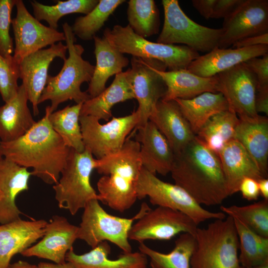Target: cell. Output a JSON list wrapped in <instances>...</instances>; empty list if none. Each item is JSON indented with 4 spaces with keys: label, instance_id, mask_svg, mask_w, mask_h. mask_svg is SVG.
Returning <instances> with one entry per match:
<instances>
[{
    "label": "cell",
    "instance_id": "7dc6e473",
    "mask_svg": "<svg viewBox=\"0 0 268 268\" xmlns=\"http://www.w3.org/2000/svg\"><path fill=\"white\" fill-rule=\"evenodd\" d=\"M255 108L256 112L268 115V89L257 91Z\"/></svg>",
    "mask_w": 268,
    "mask_h": 268
},
{
    "label": "cell",
    "instance_id": "f546056e",
    "mask_svg": "<svg viewBox=\"0 0 268 268\" xmlns=\"http://www.w3.org/2000/svg\"><path fill=\"white\" fill-rule=\"evenodd\" d=\"M134 98L126 71L115 75L111 85L97 96L90 98L81 106L80 116H92L109 121L112 108L116 104Z\"/></svg>",
    "mask_w": 268,
    "mask_h": 268
},
{
    "label": "cell",
    "instance_id": "2e32d148",
    "mask_svg": "<svg viewBox=\"0 0 268 268\" xmlns=\"http://www.w3.org/2000/svg\"><path fill=\"white\" fill-rule=\"evenodd\" d=\"M219 48H228L245 38L268 33V0H244L224 19Z\"/></svg>",
    "mask_w": 268,
    "mask_h": 268
},
{
    "label": "cell",
    "instance_id": "d590c367",
    "mask_svg": "<svg viewBox=\"0 0 268 268\" xmlns=\"http://www.w3.org/2000/svg\"><path fill=\"white\" fill-rule=\"evenodd\" d=\"M128 4V25L135 34L146 38L158 32L159 12L154 0H130Z\"/></svg>",
    "mask_w": 268,
    "mask_h": 268
},
{
    "label": "cell",
    "instance_id": "7c38bea8",
    "mask_svg": "<svg viewBox=\"0 0 268 268\" xmlns=\"http://www.w3.org/2000/svg\"><path fill=\"white\" fill-rule=\"evenodd\" d=\"M197 226L185 213L158 206L154 209L150 208L132 225L128 238L142 243L146 240H169L183 233L195 236Z\"/></svg>",
    "mask_w": 268,
    "mask_h": 268
},
{
    "label": "cell",
    "instance_id": "44dd1931",
    "mask_svg": "<svg viewBox=\"0 0 268 268\" xmlns=\"http://www.w3.org/2000/svg\"><path fill=\"white\" fill-rule=\"evenodd\" d=\"M268 53V45L240 48H215L200 56L189 66L191 72L203 77H210L255 57Z\"/></svg>",
    "mask_w": 268,
    "mask_h": 268
},
{
    "label": "cell",
    "instance_id": "f35d334b",
    "mask_svg": "<svg viewBox=\"0 0 268 268\" xmlns=\"http://www.w3.org/2000/svg\"><path fill=\"white\" fill-rule=\"evenodd\" d=\"M222 212L241 221L257 234L268 237V200L247 205L221 206Z\"/></svg>",
    "mask_w": 268,
    "mask_h": 268
},
{
    "label": "cell",
    "instance_id": "d6986e66",
    "mask_svg": "<svg viewBox=\"0 0 268 268\" xmlns=\"http://www.w3.org/2000/svg\"><path fill=\"white\" fill-rule=\"evenodd\" d=\"M48 222L44 219L21 218L0 225V268H7L12 258L21 254L44 235Z\"/></svg>",
    "mask_w": 268,
    "mask_h": 268
},
{
    "label": "cell",
    "instance_id": "d6a6232c",
    "mask_svg": "<svg viewBox=\"0 0 268 268\" xmlns=\"http://www.w3.org/2000/svg\"><path fill=\"white\" fill-rule=\"evenodd\" d=\"M196 245L195 236L188 233H181L175 242L173 249L165 254L140 243V252L150 259L152 268H191L190 260Z\"/></svg>",
    "mask_w": 268,
    "mask_h": 268
},
{
    "label": "cell",
    "instance_id": "484cf974",
    "mask_svg": "<svg viewBox=\"0 0 268 268\" xmlns=\"http://www.w3.org/2000/svg\"><path fill=\"white\" fill-rule=\"evenodd\" d=\"M234 139L238 141L254 160L264 178L268 176V119L255 117H238Z\"/></svg>",
    "mask_w": 268,
    "mask_h": 268
},
{
    "label": "cell",
    "instance_id": "cb8c5ba5",
    "mask_svg": "<svg viewBox=\"0 0 268 268\" xmlns=\"http://www.w3.org/2000/svg\"><path fill=\"white\" fill-rule=\"evenodd\" d=\"M217 154L229 196L239 191L240 183L244 178L250 177L258 181L264 178L254 160L237 140L229 141Z\"/></svg>",
    "mask_w": 268,
    "mask_h": 268
},
{
    "label": "cell",
    "instance_id": "7bdbcfd3",
    "mask_svg": "<svg viewBox=\"0 0 268 268\" xmlns=\"http://www.w3.org/2000/svg\"><path fill=\"white\" fill-rule=\"evenodd\" d=\"M244 0H216L211 18H225L238 7Z\"/></svg>",
    "mask_w": 268,
    "mask_h": 268
},
{
    "label": "cell",
    "instance_id": "5b68a950",
    "mask_svg": "<svg viewBox=\"0 0 268 268\" xmlns=\"http://www.w3.org/2000/svg\"><path fill=\"white\" fill-rule=\"evenodd\" d=\"M195 237L191 268H244L239 261V239L231 216L198 227Z\"/></svg>",
    "mask_w": 268,
    "mask_h": 268
},
{
    "label": "cell",
    "instance_id": "bcb514c9",
    "mask_svg": "<svg viewBox=\"0 0 268 268\" xmlns=\"http://www.w3.org/2000/svg\"><path fill=\"white\" fill-rule=\"evenodd\" d=\"M216 0H192L193 6L200 14L208 19L211 18Z\"/></svg>",
    "mask_w": 268,
    "mask_h": 268
},
{
    "label": "cell",
    "instance_id": "6da1fadb",
    "mask_svg": "<svg viewBox=\"0 0 268 268\" xmlns=\"http://www.w3.org/2000/svg\"><path fill=\"white\" fill-rule=\"evenodd\" d=\"M51 113L48 106L44 116L23 136L9 142L0 141V153L20 166L32 168V175L52 185L59 181L70 148L53 129Z\"/></svg>",
    "mask_w": 268,
    "mask_h": 268
},
{
    "label": "cell",
    "instance_id": "8fae6325",
    "mask_svg": "<svg viewBox=\"0 0 268 268\" xmlns=\"http://www.w3.org/2000/svg\"><path fill=\"white\" fill-rule=\"evenodd\" d=\"M92 116H80L79 123L85 149L99 159L119 151L139 122L136 110L127 116L112 117L106 124Z\"/></svg>",
    "mask_w": 268,
    "mask_h": 268
},
{
    "label": "cell",
    "instance_id": "8992f818",
    "mask_svg": "<svg viewBox=\"0 0 268 268\" xmlns=\"http://www.w3.org/2000/svg\"><path fill=\"white\" fill-rule=\"evenodd\" d=\"M103 37L122 54L142 59L155 60L162 63L169 71L187 69L200 55L184 45L164 44L148 41L135 34L128 25H115L106 28Z\"/></svg>",
    "mask_w": 268,
    "mask_h": 268
},
{
    "label": "cell",
    "instance_id": "277c9868",
    "mask_svg": "<svg viewBox=\"0 0 268 268\" xmlns=\"http://www.w3.org/2000/svg\"><path fill=\"white\" fill-rule=\"evenodd\" d=\"M65 42L68 56L64 61L60 71L55 76L49 75L47 83L39 98L38 104L50 100L51 113L55 111L59 105L68 100L76 104L83 103L90 98L86 91H82L81 85L89 82L95 66L82 58L83 46L75 43V36L67 22L63 24Z\"/></svg>",
    "mask_w": 268,
    "mask_h": 268
},
{
    "label": "cell",
    "instance_id": "83f0119b",
    "mask_svg": "<svg viewBox=\"0 0 268 268\" xmlns=\"http://www.w3.org/2000/svg\"><path fill=\"white\" fill-rule=\"evenodd\" d=\"M28 99L23 84L16 95L0 106V139L14 140L25 134L36 123L28 107Z\"/></svg>",
    "mask_w": 268,
    "mask_h": 268
},
{
    "label": "cell",
    "instance_id": "e0dca14e",
    "mask_svg": "<svg viewBox=\"0 0 268 268\" xmlns=\"http://www.w3.org/2000/svg\"><path fill=\"white\" fill-rule=\"evenodd\" d=\"M66 45L62 42L43 49L24 57L19 63L20 78L32 104L33 115L39 114L38 101L45 87L49 67L56 58H67Z\"/></svg>",
    "mask_w": 268,
    "mask_h": 268
},
{
    "label": "cell",
    "instance_id": "1f68e13d",
    "mask_svg": "<svg viewBox=\"0 0 268 268\" xmlns=\"http://www.w3.org/2000/svg\"><path fill=\"white\" fill-rule=\"evenodd\" d=\"M237 115L228 109L210 117L196 134V137L208 148L216 153L234 139Z\"/></svg>",
    "mask_w": 268,
    "mask_h": 268
},
{
    "label": "cell",
    "instance_id": "3957f363",
    "mask_svg": "<svg viewBox=\"0 0 268 268\" xmlns=\"http://www.w3.org/2000/svg\"><path fill=\"white\" fill-rule=\"evenodd\" d=\"M140 144L127 138L118 151L96 159L95 169L103 175L97 183L99 201L112 209L124 212L137 199L136 185L142 167Z\"/></svg>",
    "mask_w": 268,
    "mask_h": 268
},
{
    "label": "cell",
    "instance_id": "603a6c76",
    "mask_svg": "<svg viewBox=\"0 0 268 268\" xmlns=\"http://www.w3.org/2000/svg\"><path fill=\"white\" fill-rule=\"evenodd\" d=\"M31 172L3 157L0 159V223L20 218L22 214L15 203L16 197L28 190Z\"/></svg>",
    "mask_w": 268,
    "mask_h": 268
},
{
    "label": "cell",
    "instance_id": "8d00e7d4",
    "mask_svg": "<svg viewBox=\"0 0 268 268\" xmlns=\"http://www.w3.org/2000/svg\"><path fill=\"white\" fill-rule=\"evenodd\" d=\"M98 2L99 0H58L55 5H48L35 0L30 1L34 17L39 21H46L49 27L55 30L62 17L75 13L86 15Z\"/></svg>",
    "mask_w": 268,
    "mask_h": 268
},
{
    "label": "cell",
    "instance_id": "681fc988",
    "mask_svg": "<svg viewBox=\"0 0 268 268\" xmlns=\"http://www.w3.org/2000/svg\"><path fill=\"white\" fill-rule=\"evenodd\" d=\"M260 194L264 199L268 200V179L267 178L258 180Z\"/></svg>",
    "mask_w": 268,
    "mask_h": 268
},
{
    "label": "cell",
    "instance_id": "ac0fdd59",
    "mask_svg": "<svg viewBox=\"0 0 268 268\" xmlns=\"http://www.w3.org/2000/svg\"><path fill=\"white\" fill-rule=\"evenodd\" d=\"M77 232L78 226L69 223L66 217L54 215L48 222L41 240L20 254L64 264L67 252L73 248L77 239Z\"/></svg>",
    "mask_w": 268,
    "mask_h": 268
},
{
    "label": "cell",
    "instance_id": "836d02e7",
    "mask_svg": "<svg viewBox=\"0 0 268 268\" xmlns=\"http://www.w3.org/2000/svg\"><path fill=\"white\" fill-rule=\"evenodd\" d=\"M239 239V261L244 268H252L268 261V237L262 236L241 221L233 218Z\"/></svg>",
    "mask_w": 268,
    "mask_h": 268
},
{
    "label": "cell",
    "instance_id": "7402d4cb",
    "mask_svg": "<svg viewBox=\"0 0 268 268\" xmlns=\"http://www.w3.org/2000/svg\"><path fill=\"white\" fill-rule=\"evenodd\" d=\"M153 123L167 140L174 154L196 137L190 125L174 100H160L150 115Z\"/></svg>",
    "mask_w": 268,
    "mask_h": 268
},
{
    "label": "cell",
    "instance_id": "c3c4849f",
    "mask_svg": "<svg viewBox=\"0 0 268 268\" xmlns=\"http://www.w3.org/2000/svg\"><path fill=\"white\" fill-rule=\"evenodd\" d=\"M37 268H74V267L71 263L68 262L64 264L41 262L37 266Z\"/></svg>",
    "mask_w": 268,
    "mask_h": 268
},
{
    "label": "cell",
    "instance_id": "60d3db41",
    "mask_svg": "<svg viewBox=\"0 0 268 268\" xmlns=\"http://www.w3.org/2000/svg\"><path fill=\"white\" fill-rule=\"evenodd\" d=\"M16 0H0V55L5 58L12 57L13 39L10 35L11 13Z\"/></svg>",
    "mask_w": 268,
    "mask_h": 268
},
{
    "label": "cell",
    "instance_id": "74e56055",
    "mask_svg": "<svg viewBox=\"0 0 268 268\" xmlns=\"http://www.w3.org/2000/svg\"><path fill=\"white\" fill-rule=\"evenodd\" d=\"M125 0H99L88 14L77 17L71 28L75 36L84 41L93 39L109 16Z\"/></svg>",
    "mask_w": 268,
    "mask_h": 268
},
{
    "label": "cell",
    "instance_id": "5bb4252c",
    "mask_svg": "<svg viewBox=\"0 0 268 268\" xmlns=\"http://www.w3.org/2000/svg\"><path fill=\"white\" fill-rule=\"evenodd\" d=\"M15 17L12 19L15 47L13 57L19 64L27 56L65 41L64 32L46 26L29 13L23 1L16 0Z\"/></svg>",
    "mask_w": 268,
    "mask_h": 268
},
{
    "label": "cell",
    "instance_id": "d4e9b609",
    "mask_svg": "<svg viewBox=\"0 0 268 268\" xmlns=\"http://www.w3.org/2000/svg\"><path fill=\"white\" fill-rule=\"evenodd\" d=\"M156 71L164 81L167 91L162 100L189 99L206 92H218L216 76L203 77L189 71L187 69L166 70L161 64L155 67Z\"/></svg>",
    "mask_w": 268,
    "mask_h": 268
},
{
    "label": "cell",
    "instance_id": "4316f807",
    "mask_svg": "<svg viewBox=\"0 0 268 268\" xmlns=\"http://www.w3.org/2000/svg\"><path fill=\"white\" fill-rule=\"evenodd\" d=\"M93 40L96 65L86 91L90 98L97 96L104 90L109 77L123 72V69L130 63L129 60L104 37L95 36Z\"/></svg>",
    "mask_w": 268,
    "mask_h": 268
},
{
    "label": "cell",
    "instance_id": "ab89813d",
    "mask_svg": "<svg viewBox=\"0 0 268 268\" xmlns=\"http://www.w3.org/2000/svg\"><path fill=\"white\" fill-rule=\"evenodd\" d=\"M19 64L13 56L5 58L0 55V94L5 103L16 95L19 88Z\"/></svg>",
    "mask_w": 268,
    "mask_h": 268
},
{
    "label": "cell",
    "instance_id": "7a4b0ae2",
    "mask_svg": "<svg viewBox=\"0 0 268 268\" xmlns=\"http://www.w3.org/2000/svg\"><path fill=\"white\" fill-rule=\"evenodd\" d=\"M170 173L175 184L201 205L220 204L229 196L218 154L196 136L175 154Z\"/></svg>",
    "mask_w": 268,
    "mask_h": 268
},
{
    "label": "cell",
    "instance_id": "4dcf8cb0",
    "mask_svg": "<svg viewBox=\"0 0 268 268\" xmlns=\"http://www.w3.org/2000/svg\"><path fill=\"white\" fill-rule=\"evenodd\" d=\"M195 134L213 115L228 109L220 92H206L189 99H175Z\"/></svg>",
    "mask_w": 268,
    "mask_h": 268
},
{
    "label": "cell",
    "instance_id": "52a82bcc",
    "mask_svg": "<svg viewBox=\"0 0 268 268\" xmlns=\"http://www.w3.org/2000/svg\"><path fill=\"white\" fill-rule=\"evenodd\" d=\"M95 165L96 159L88 150L85 148L80 152L70 148L61 176L53 187L60 208L68 210L74 215L89 201H99L90 182Z\"/></svg>",
    "mask_w": 268,
    "mask_h": 268
},
{
    "label": "cell",
    "instance_id": "816d5d0a",
    "mask_svg": "<svg viewBox=\"0 0 268 268\" xmlns=\"http://www.w3.org/2000/svg\"><path fill=\"white\" fill-rule=\"evenodd\" d=\"M252 268H268V261Z\"/></svg>",
    "mask_w": 268,
    "mask_h": 268
},
{
    "label": "cell",
    "instance_id": "e575fe53",
    "mask_svg": "<svg viewBox=\"0 0 268 268\" xmlns=\"http://www.w3.org/2000/svg\"><path fill=\"white\" fill-rule=\"evenodd\" d=\"M82 104L67 105L53 112L49 116L53 129L62 137L66 145L80 152L85 149L79 123Z\"/></svg>",
    "mask_w": 268,
    "mask_h": 268
},
{
    "label": "cell",
    "instance_id": "4fadbf2b",
    "mask_svg": "<svg viewBox=\"0 0 268 268\" xmlns=\"http://www.w3.org/2000/svg\"><path fill=\"white\" fill-rule=\"evenodd\" d=\"M161 64L163 63L155 60L133 57L131 60V67L126 71L134 98L138 104L136 111L139 115V122L135 129L148 122L157 102L166 93V85L155 69Z\"/></svg>",
    "mask_w": 268,
    "mask_h": 268
},
{
    "label": "cell",
    "instance_id": "b9f144b4",
    "mask_svg": "<svg viewBox=\"0 0 268 268\" xmlns=\"http://www.w3.org/2000/svg\"><path fill=\"white\" fill-rule=\"evenodd\" d=\"M260 57L252 58L245 62L256 77L257 91L268 89V53Z\"/></svg>",
    "mask_w": 268,
    "mask_h": 268
},
{
    "label": "cell",
    "instance_id": "30bf717a",
    "mask_svg": "<svg viewBox=\"0 0 268 268\" xmlns=\"http://www.w3.org/2000/svg\"><path fill=\"white\" fill-rule=\"evenodd\" d=\"M136 190L138 199L147 197L152 204L180 211L198 225L208 219L226 217L223 212L210 211L203 208L183 188L161 180L143 167Z\"/></svg>",
    "mask_w": 268,
    "mask_h": 268
},
{
    "label": "cell",
    "instance_id": "f5cc1de1",
    "mask_svg": "<svg viewBox=\"0 0 268 268\" xmlns=\"http://www.w3.org/2000/svg\"><path fill=\"white\" fill-rule=\"evenodd\" d=\"M2 156H1V154H0V159L1 158H2Z\"/></svg>",
    "mask_w": 268,
    "mask_h": 268
},
{
    "label": "cell",
    "instance_id": "ba28073f",
    "mask_svg": "<svg viewBox=\"0 0 268 268\" xmlns=\"http://www.w3.org/2000/svg\"><path fill=\"white\" fill-rule=\"evenodd\" d=\"M83 209L77 239L84 241L92 248L101 242L109 241L124 253H130L132 247L128 238L129 231L134 221L141 218L150 208L146 203H142L139 212L130 218L108 213L96 199L89 201Z\"/></svg>",
    "mask_w": 268,
    "mask_h": 268
},
{
    "label": "cell",
    "instance_id": "f907efd6",
    "mask_svg": "<svg viewBox=\"0 0 268 268\" xmlns=\"http://www.w3.org/2000/svg\"><path fill=\"white\" fill-rule=\"evenodd\" d=\"M7 268H37V266L25 261H18L14 263L10 264Z\"/></svg>",
    "mask_w": 268,
    "mask_h": 268
},
{
    "label": "cell",
    "instance_id": "ffe728a7",
    "mask_svg": "<svg viewBox=\"0 0 268 268\" xmlns=\"http://www.w3.org/2000/svg\"><path fill=\"white\" fill-rule=\"evenodd\" d=\"M135 140L140 144L139 154L142 167L155 175L170 173L175 154L165 137L151 121L136 129Z\"/></svg>",
    "mask_w": 268,
    "mask_h": 268
},
{
    "label": "cell",
    "instance_id": "9a60e30c",
    "mask_svg": "<svg viewBox=\"0 0 268 268\" xmlns=\"http://www.w3.org/2000/svg\"><path fill=\"white\" fill-rule=\"evenodd\" d=\"M218 92L222 94L228 109L238 117H255L257 81L254 73L245 62L216 74Z\"/></svg>",
    "mask_w": 268,
    "mask_h": 268
},
{
    "label": "cell",
    "instance_id": "f6af8a7d",
    "mask_svg": "<svg viewBox=\"0 0 268 268\" xmlns=\"http://www.w3.org/2000/svg\"><path fill=\"white\" fill-rule=\"evenodd\" d=\"M268 45V33L250 36L243 39L232 46V48L253 47L258 45Z\"/></svg>",
    "mask_w": 268,
    "mask_h": 268
},
{
    "label": "cell",
    "instance_id": "9c48e42d",
    "mask_svg": "<svg viewBox=\"0 0 268 268\" xmlns=\"http://www.w3.org/2000/svg\"><path fill=\"white\" fill-rule=\"evenodd\" d=\"M164 23L156 42L183 44L197 52H209L218 48L222 33L215 29L196 23L184 13L177 0H162Z\"/></svg>",
    "mask_w": 268,
    "mask_h": 268
},
{
    "label": "cell",
    "instance_id": "ee69618b",
    "mask_svg": "<svg viewBox=\"0 0 268 268\" xmlns=\"http://www.w3.org/2000/svg\"><path fill=\"white\" fill-rule=\"evenodd\" d=\"M239 191L244 199L248 201L257 200L260 195L258 181L250 177L244 178L240 183Z\"/></svg>",
    "mask_w": 268,
    "mask_h": 268
},
{
    "label": "cell",
    "instance_id": "f1b7e54d",
    "mask_svg": "<svg viewBox=\"0 0 268 268\" xmlns=\"http://www.w3.org/2000/svg\"><path fill=\"white\" fill-rule=\"evenodd\" d=\"M111 248L106 242L99 244L89 252L76 254L73 248L66 255V261L74 268H147L146 256L141 252L124 253L116 260L109 259Z\"/></svg>",
    "mask_w": 268,
    "mask_h": 268
}]
</instances>
